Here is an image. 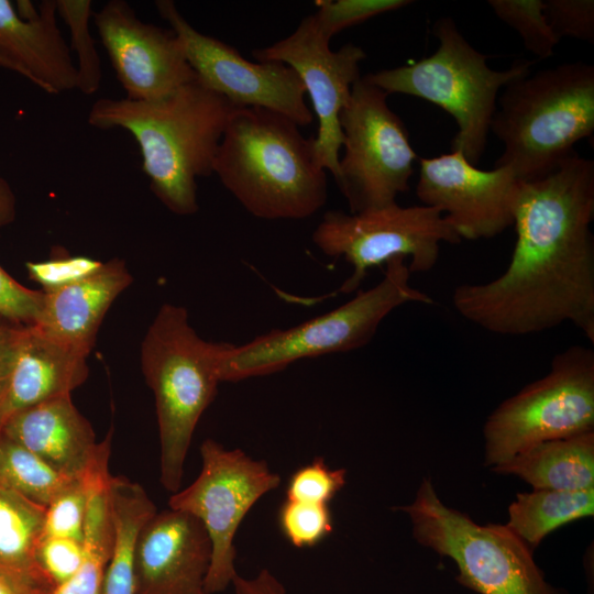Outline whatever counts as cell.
Wrapping results in <instances>:
<instances>
[{
	"mask_svg": "<svg viewBox=\"0 0 594 594\" xmlns=\"http://www.w3.org/2000/svg\"><path fill=\"white\" fill-rule=\"evenodd\" d=\"M594 162L575 151L546 176L520 182L516 243L506 270L455 287L452 301L472 323L526 336L564 322L594 342Z\"/></svg>",
	"mask_w": 594,
	"mask_h": 594,
	"instance_id": "1",
	"label": "cell"
},
{
	"mask_svg": "<svg viewBox=\"0 0 594 594\" xmlns=\"http://www.w3.org/2000/svg\"><path fill=\"white\" fill-rule=\"evenodd\" d=\"M234 108L196 77L156 100L100 98L87 120L96 129L128 131L153 194L169 211L190 216L199 209L196 180L213 173Z\"/></svg>",
	"mask_w": 594,
	"mask_h": 594,
	"instance_id": "2",
	"label": "cell"
},
{
	"mask_svg": "<svg viewBox=\"0 0 594 594\" xmlns=\"http://www.w3.org/2000/svg\"><path fill=\"white\" fill-rule=\"evenodd\" d=\"M326 169L315 136L289 118L256 107H235L213 165L221 184L252 216L305 219L327 202Z\"/></svg>",
	"mask_w": 594,
	"mask_h": 594,
	"instance_id": "3",
	"label": "cell"
},
{
	"mask_svg": "<svg viewBox=\"0 0 594 594\" xmlns=\"http://www.w3.org/2000/svg\"><path fill=\"white\" fill-rule=\"evenodd\" d=\"M490 131L504 144L495 167L520 182L551 173L594 132V66L564 63L509 82Z\"/></svg>",
	"mask_w": 594,
	"mask_h": 594,
	"instance_id": "4",
	"label": "cell"
},
{
	"mask_svg": "<svg viewBox=\"0 0 594 594\" xmlns=\"http://www.w3.org/2000/svg\"><path fill=\"white\" fill-rule=\"evenodd\" d=\"M227 342L202 339L185 307L164 304L141 345V367L155 398L161 444V483L180 488L196 426L218 391Z\"/></svg>",
	"mask_w": 594,
	"mask_h": 594,
	"instance_id": "5",
	"label": "cell"
},
{
	"mask_svg": "<svg viewBox=\"0 0 594 594\" xmlns=\"http://www.w3.org/2000/svg\"><path fill=\"white\" fill-rule=\"evenodd\" d=\"M432 34L438 46L431 55L363 78L388 95H409L442 108L458 128L451 151L476 165L487 145L498 92L530 74L534 62L519 59L507 69H492L488 56L469 43L450 16L437 20Z\"/></svg>",
	"mask_w": 594,
	"mask_h": 594,
	"instance_id": "6",
	"label": "cell"
},
{
	"mask_svg": "<svg viewBox=\"0 0 594 594\" xmlns=\"http://www.w3.org/2000/svg\"><path fill=\"white\" fill-rule=\"evenodd\" d=\"M382 279L338 308L288 329L265 332L242 345L230 344L220 361L221 382H240L285 370L302 359L343 353L366 345L382 321L408 302L433 304L411 287L406 260L393 258Z\"/></svg>",
	"mask_w": 594,
	"mask_h": 594,
	"instance_id": "7",
	"label": "cell"
},
{
	"mask_svg": "<svg viewBox=\"0 0 594 594\" xmlns=\"http://www.w3.org/2000/svg\"><path fill=\"white\" fill-rule=\"evenodd\" d=\"M408 515L414 539L450 558L457 581L479 594H564L551 585L532 550L505 525L475 522L447 506L422 479L413 503L396 508Z\"/></svg>",
	"mask_w": 594,
	"mask_h": 594,
	"instance_id": "8",
	"label": "cell"
},
{
	"mask_svg": "<svg viewBox=\"0 0 594 594\" xmlns=\"http://www.w3.org/2000/svg\"><path fill=\"white\" fill-rule=\"evenodd\" d=\"M594 430V351L573 345L550 371L507 398L487 417L484 465L494 466L543 441Z\"/></svg>",
	"mask_w": 594,
	"mask_h": 594,
	"instance_id": "9",
	"label": "cell"
},
{
	"mask_svg": "<svg viewBox=\"0 0 594 594\" xmlns=\"http://www.w3.org/2000/svg\"><path fill=\"white\" fill-rule=\"evenodd\" d=\"M461 240L438 209L397 202L358 213L329 210L312 232L314 244L324 255L343 257L352 266L339 288L343 294L359 290L370 268L393 258H409L410 273L428 272L438 261L442 242Z\"/></svg>",
	"mask_w": 594,
	"mask_h": 594,
	"instance_id": "10",
	"label": "cell"
},
{
	"mask_svg": "<svg viewBox=\"0 0 594 594\" xmlns=\"http://www.w3.org/2000/svg\"><path fill=\"white\" fill-rule=\"evenodd\" d=\"M387 97L361 77L340 112L344 154L336 183L350 213L393 205L409 189L417 154Z\"/></svg>",
	"mask_w": 594,
	"mask_h": 594,
	"instance_id": "11",
	"label": "cell"
},
{
	"mask_svg": "<svg viewBox=\"0 0 594 594\" xmlns=\"http://www.w3.org/2000/svg\"><path fill=\"white\" fill-rule=\"evenodd\" d=\"M201 470L186 488L172 494L168 506L196 517L211 542L205 586L208 594L227 590L235 575L237 531L255 503L280 483L267 463L213 439L200 446Z\"/></svg>",
	"mask_w": 594,
	"mask_h": 594,
	"instance_id": "12",
	"label": "cell"
},
{
	"mask_svg": "<svg viewBox=\"0 0 594 594\" xmlns=\"http://www.w3.org/2000/svg\"><path fill=\"white\" fill-rule=\"evenodd\" d=\"M155 8L179 38L197 78L234 107H256L280 113L299 127L312 122L306 89L297 73L280 62L253 63L237 48L196 30L172 0Z\"/></svg>",
	"mask_w": 594,
	"mask_h": 594,
	"instance_id": "13",
	"label": "cell"
},
{
	"mask_svg": "<svg viewBox=\"0 0 594 594\" xmlns=\"http://www.w3.org/2000/svg\"><path fill=\"white\" fill-rule=\"evenodd\" d=\"M258 62H280L299 76L318 119L315 148L319 164L337 179L343 133L339 117L353 85L362 77L360 65L366 54L348 43L337 51L318 30L312 14L304 18L287 37L252 51Z\"/></svg>",
	"mask_w": 594,
	"mask_h": 594,
	"instance_id": "14",
	"label": "cell"
},
{
	"mask_svg": "<svg viewBox=\"0 0 594 594\" xmlns=\"http://www.w3.org/2000/svg\"><path fill=\"white\" fill-rule=\"evenodd\" d=\"M520 180L506 167L481 169L460 151L419 158L416 194L461 239H491L514 224Z\"/></svg>",
	"mask_w": 594,
	"mask_h": 594,
	"instance_id": "15",
	"label": "cell"
},
{
	"mask_svg": "<svg viewBox=\"0 0 594 594\" xmlns=\"http://www.w3.org/2000/svg\"><path fill=\"white\" fill-rule=\"evenodd\" d=\"M94 21L128 99L156 100L197 77L173 30L142 21L127 1H108Z\"/></svg>",
	"mask_w": 594,
	"mask_h": 594,
	"instance_id": "16",
	"label": "cell"
},
{
	"mask_svg": "<svg viewBox=\"0 0 594 594\" xmlns=\"http://www.w3.org/2000/svg\"><path fill=\"white\" fill-rule=\"evenodd\" d=\"M211 542L202 524L177 510L157 512L138 546L135 594H208Z\"/></svg>",
	"mask_w": 594,
	"mask_h": 594,
	"instance_id": "17",
	"label": "cell"
},
{
	"mask_svg": "<svg viewBox=\"0 0 594 594\" xmlns=\"http://www.w3.org/2000/svg\"><path fill=\"white\" fill-rule=\"evenodd\" d=\"M18 6L0 0V67L15 72L50 95L77 86L69 46L57 25L56 0Z\"/></svg>",
	"mask_w": 594,
	"mask_h": 594,
	"instance_id": "18",
	"label": "cell"
},
{
	"mask_svg": "<svg viewBox=\"0 0 594 594\" xmlns=\"http://www.w3.org/2000/svg\"><path fill=\"white\" fill-rule=\"evenodd\" d=\"M0 435L76 480H81L100 448L90 422L73 404L70 394L18 411Z\"/></svg>",
	"mask_w": 594,
	"mask_h": 594,
	"instance_id": "19",
	"label": "cell"
},
{
	"mask_svg": "<svg viewBox=\"0 0 594 594\" xmlns=\"http://www.w3.org/2000/svg\"><path fill=\"white\" fill-rule=\"evenodd\" d=\"M133 277L122 260H111L92 274L51 292L34 326L48 338L89 355L101 322Z\"/></svg>",
	"mask_w": 594,
	"mask_h": 594,
	"instance_id": "20",
	"label": "cell"
},
{
	"mask_svg": "<svg viewBox=\"0 0 594 594\" xmlns=\"http://www.w3.org/2000/svg\"><path fill=\"white\" fill-rule=\"evenodd\" d=\"M86 354L59 343L34 326H23L7 389L0 402V433L20 410L68 395L88 377Z\"/></svg>",
	"mask_w": 594,
	"mask_h": 594,
	"instance_id": "21",
	"label": "cell"
},
{
	"mask_svg": "<svg viewBox=\"0 0 594 594\" xmlns=\"http://www.w3.org/2000/svg\"><path fill=\"white\" fill-rule=\"evenodd\" d=\"M491 470L515 475L534 490L594 487V430L537 443Z\"/></svg>",
	"mask_w": 594,
	"mask_h": 594,
	"instance_id": "22",
	"label": "cell"
},
{
	"mask_svg": "<svg viewBox=\"0 0 594 594\" xmlns=\"http://www.w3.org/2000/svg\"><path fill=\"white\" fill-rule=\"evenodd\" d=\"M109 503L112 546L102 594H135L134 565L139 540L157 509L139 483L123 476L111 475Z\"/></svg>",
	"mask_w": 594,
	"mask_h": 594,
	"instance_id": "23",
	"label": "cell"
},
{
	"mask_svg": "<svg viewBox=\"0 0 594 594\" xmlns=\"http://www.w3.org/2000/svg\"><path fill=\"white\" fill-rule=\"evenodd\" d=\"M45 509L0 481V569L54 593L37 560Z\"/></svg>",
	"mask_w": 594,
	"mask_h": 594,
	"instance_id": "24",
	"label": "cell"
},
{
	"mask_svg": "<svg viewBox=\"0 0 594 594\" xmlns=\"http://www.w3.org/2000/svg\"><path fill=\"white\" fill-rule=\"evenodd\" d=\"M111 474L106 465L92 469L84 477L87 507L84 530L85 558L78 572L56 587L54 594H102L103 579L112 546L109 503Z\"/></svg>",
	"mask_w": 594,
	"mask_h": 594,
	"instance_id": "25",
	"label": "cell"
},
{
	"mask_svg": "<svg viewBox=\"0 0 594 594\" xmlns=\"http://www.w3.org/2000/svg\"><path fill=\"white\" fill-rule=\"evenodd\" d=\"M593 514L594 487L534 490L516 494L505 526L534 551L551 531Z\"/></svg>",
	"mask_w": 594,
	"mask_h": 594,
	"instance_id": "26",
	"label": "cell"
},
{
	"mask_svg": "<svg viewBox=\"0 0 594 594\" xmlns=\"http://www.w3.org/2000/svg\"><path fill=\"white\" fill-rule=\"evenodd\" d=\"M0 481L47 507L79 480L57 472L33 452L0 435Z\"/></svg>",
	"mask_w": 594,
	"mask_h": 594,
	"instance_id": "27",
	"label": "cell"
},
{
	"mask_svg": "<svg viewBox=\"0 0 594 594\" xmlns=\"http://www.w3.org/2000/svg\"><path fill=\"white\" fill-rule=\"evenodd\" d=\"M91 9L90 0H56L57 14L69 29V50L77 57L76 89L84 95L95 94L102 79L100 57L89 31V20L94 15Z\"/></svg>",
	"mask_w": 594,
	"mask_h": 594,
	"instance_id": "28",
	"label": "cell"
},
{
	"mask_svg": "<svg viewBox=\"0 0 594 594\" xmlns=\"http://www.w3.org/2000/svg\"><path fill=\"white\" fill-rule=\"evenodd\" d=\"M494 14L514 29L525 48L539 59L554 54L560 40L544 15L543 0H490Z\"/></svg>",
	"mask_w": 594,
	"mask_h": 594,
	"instance_id": "29",
	"label": "cell"
},
{
	"mask_svg": "<svg viewBox=\"0 0 594 594\" xmlns=\"http://www.w3.org/2000/svg\"><path fill=\"white\" fill-rule=\"evenodd\" d=\"M284 537L297 548L314 547L333 530L328 505L286 499L278 512Z\"/></svg>",
	"mask_w": 594,
	"mask_h": 594,
	"instance_id": "30",
	"label": "cell"
},
{
	"mask_svg": "<svg viewBox=\"0 0 594 594\" xmlns=\"http://www.w3.org/2000/svg\"><path fill=\"white\" fill-rule=\"evenodd\" d=\"M411 3L410 0H319L315 2L318 10L312 16L319 32L330 41L346 28Z\"/></svg>",
	"mask_w": 594,
	"mask_h": 594,
	"instance_id": "31",
	"label": "cell"
},
{
	"mask_svg": "<svg viewBox=\"0 0 594 594\" xmlns=\"http://www.w3.org/2000/svg\"><path fill=\"white\" fill-rule=\"evenodd\" d=\"M345 479L344 469H330L322 458H317L293 473L286 499L328 505L343 488Z\"/></svg>",
	"mask_w": 594,
	"mask_h": 594,
	"instance_id": "32",
	"label": "cell"
},
{
	"mask_svg": "<svg viewBox=\"0 0 594 594\" xmlns=\"http://www.w3.org/2000/svg\"><path fill=\"white\" fill-rule=\"evenodd\" d=\"M87 493L81 480L58 495L45 509L43 537L84 540Z\"/></svg>",
	"mask_w": 594,
	"mask_h": 594,
	"instance_id": "33",
	"label": "cell"
},
{
	"mask_svg": "<svg viewBox=\"0 0 594 594\" xmlns=\"http://www.w3.org/2000/svg\"><path fill=\"white\" fill-rule=\"evenodd\" d=\"M544 15L559 40L572 37L594 43L593 0H543Z\"/></svg>",
	"mask_w": 594,
	"mask_h": 594,
	"instance_id": "34",
	"label": "cell"
},
{
	"mask_svg": "<svg viewBox=\"0 0 594 594\" xmlns=\"http://www.w3.org/2000/svg\"><path fill=\"white\" fill-rule=\"evenodd\" d=\"M85 558L82 542L65 538H42L37 560L54 585L69 581L80 569Z\"/></svg>",
	"mask_w": 594,
	"mask_h": 594,
	"instance_id": "35",
	"label": "cell"
},
{
	"mask_svg": "<svg viewBox=\"0 0 594 594\" xmlns=\"http://www.w3.org/2000/svg\"><path fill=\"white\" fill-rule=\"evenodd\" d=\"M44 293L30 289L0 266V316L19 324L34 323L42 307Z\"/></svg>",
	"mask_w": 594,
	"mask_h": 594,
	"instance_id": "36",
	"label": "cell"
},
{
	"mask_svg": "<svg viewBox=\"0 0 594 594\" xmlns=\"http://www.w3.org/2000/svg\"><path fill=\"white\" fill-rule=\"evenodd\" d=\"M102 262L87 257L55 258L46 262L28 263L30 276L51 292L77 282L96 272Z\"/></svg>",
	"mask_w": 594,
	"mask_h": 594,
	"instance_id": "37",
	"label": "cell"
},
{
	"mask_svg": "<svg viewBox=\"0 0 594 594\" xmlns=\"http://www.w3.org/2000/svg\"><path fill=\"white\" fill-rule=\"evenodd\" d=\"M23 326L0 316V402L8 386Z\"/></svg>",
	"mask_w": 594,
	"mask_h": 594,
	"instance_id": "38",
	"label": "cell"
},
{
	"mask_svg": "<svg viewBox=\"0 0 594 594\" xmlns=\"http://www.w3.org/2000/svg\"><path fill=\"white\" fill-rule=\"evenodd\" d=\"M235 594H286L282 582L268 570H261L254 578L239 574L231 584Z\"/></svg>",
	"mask_w": 594,
	"mask_h": 594,
	"instance_id": "39",
	"label": "cell"
},
{
	"mask_svg": "<svg viewBox=\"0 0 594 594\" xmlns=\"http://www.w3.org/2000/svg\"><path fill=\"white\" fill-rule=\"evenodd\" d=\"M0 594H54L25 579L0 569Z\"/></svg>",
	"mask_w": 594,
	"mask_h": 594,
	"instance_id": "40",
	"label": "cell"
},
{
	"mask_svg": "<svg viewBox=\"0 0 594 594\" xmlns=\"http://www.w3.org/2000/svg\"><path fill=\"white\" fill-rule=\"evenodd\" d=\"M16 215L14 193L8 182L0 177V229L12 223Z\"/></svg>",
	"mask_w": 594,
	"mask_h": 594,
	"instance_id": "41",
	"label": "cell"
}]
</instances>
